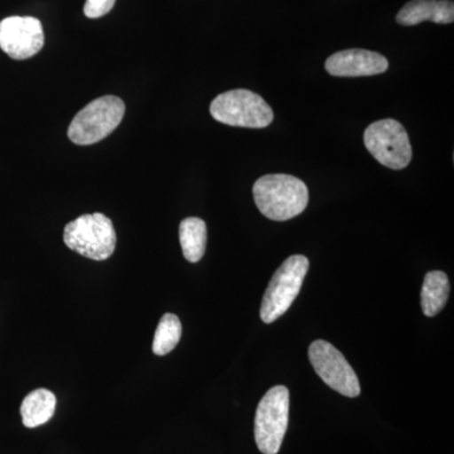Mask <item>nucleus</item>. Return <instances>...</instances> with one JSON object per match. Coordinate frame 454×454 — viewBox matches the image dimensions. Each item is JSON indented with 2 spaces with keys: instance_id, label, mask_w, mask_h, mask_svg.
<instances>
[{
  "instance_id": "nucleus-12",
  "label": "nucleus",
  "mask_w": 454,
  "mask_h": 454,
  "mask_svg": "<svg viewBox=\"0 0 454 454\" xmlns=\"http://www.w3.org/2000/svg\"><path fill=\"white\" fill-rule=\"evenodd\" d=\"M56 396L47 389L33 390L20 405V415L27 428H37L49 422L56 411Z\"/></svg>"
},
{
  "instance_id": "nucleus-9",
  "label": "nucleus",
  "mask_w": 454,
  "mask_h": 454,
  "mask_svg": "<svg viewBox=\"0 0 454 454\" xmlns=\"http://www.w3.org/2000/svg\"><path fill=\"white\" fill-rule=\"evenodd\" d=\"M43 44V27L37 18L14 16L0 22V49L12 59H31Z\"/></svg>"
},
{
  "instance_id": "nucleus-5",
  "label": "nucleus",
  "mask_w": 454,
  "mask_h": 454,
  "mask_svg": "<svg viewBox=\"0 0 454 454\" xmlns=\"http://www.w3.org/2000/svg\"><path fill=\"white\" fill-rule=\"evenodd\" d=\"M309 269V262L304 255H293L280 265L262 298L260 317L264 324H273L291 309Z\"/></svg>"
},
{
  "instance_id": "nucleus-16",
  "label": "nucleus",
  "mask_w": 454,
  "mask_h": 454,
  "mask_svg": "<svg viewBox=\"0 0 454 454\" xmlns=\"http://www.w3.org/2000/svg\"><path fill=\"white\" fill-rule=\"evenodd\" d=\"M116 0H86L83 13L91 20L106 16L115 5Z\"/></svg>"
},
{
  "instance_id": "nucleus-14",
  "label": "nucleus",
  "mask_w": 454,
  "mask_h": 454,
  "mask_svg": "<svg viewBox=\"0 0 454 454\" xmlns=\"http://www.w3.org/2000/svg\"><path fill=\"white\" fill-rule=\"evenodd\" d=\"M450 280L446 273L429 271L424 278L422 288V309L427 317L437 316L446 306L450 297Z\"/></svg>"
},
{
  "instance_id": "nucleus-11",
  "label": "nucleus",
  "mask_w": 454,
  "mask_h": 454,
  "mask_svg": "<svg viewBox=\"0 0 454 454\" xmlns=\"http://www.w3.org/2000/svg\"><path fill=\"white\" fill-rule=\"evenodd\" d=\"M450 25L454 20L452 0H411L397 13L399 25L411 27L423 22Z\"/></svg>"
},
{
  "instance_id": "nucleus-2",
  "label": "nucleus",
  "mask_w": 454,
  "mask_h": 454,
  "mask_svg": "<svg viewBox=\"0 0 454 454\" xmlns=\"http://www.w3.org/2000/svg\"><path fill=\"white\" fill-rule=\"evenodd\" d=\"M215 121L230 127L262 129L273 122L274 113L267 101L249 90L238 89L220 94L211 103Z\"/></svg>"
},
{
  "instance_id": "nucleus-15",
  "label": "nucleus",
  "mask_w": 454,
  "mask_h": 454,
  "mask_svg": "<svg viewBox=\"0 0 454 454\" xmlns=\"http://www.w3.org/2000/svg\"><path fill=\"white\" fill-rule=\"evenodd\" d=\"M182 336L181 321L176 315L166 313L160 318L154 333L153 352L158 356H166L176 348Z\"/></svg>"
},
{
  "instance_id": "nucleus-6",
  "label": "nucleus",
  "mask_w": 454,
  "mask_h": 454,
  "mask_svg": "<svg viewBox=\"0 0 454 454\" xmlns=\"http://www.w3.org/2000/svg\"><path fill=\"white\" fill-rule=\"evenodd\" d=\"M289 420V391L283 385L271 387L260 400L255 414V442L260 452L278 454Z\"/></svg>"
},
{
  "instance_id": "nucleus-10",
  "label": "nucleus",
  "mask_w": 454,
  "mask_h": 454,
  "mask_svg": "<svg viewBox=\"0 0 454 454\" xmlns=\"http://www.w3.org/2000/svg\"><path fill=\"white\" fill-rule=\"evenodd\" d=\"M389 68L387 57L369 50L340 51L328 57L325 70L337 77L373 76L384 74Z\"/></svg>"
},
{
  "instance_id": "nucleus-4",
  "label": "nucleus",
  "mask_w": 454,
  "mask_h": 454,
  "mask_svg": "<svg viewBox=\"0 0 454 454\" xmlns=\"http://www.w3.org/2000/svg\"><path fill=\"white\" fill-rule=\"evenodd\" d=\"M121 98L107 95L91 101L77 113L68 127L67 136L77 145H90L109 137L124 118Z\"/></svg>"
},
{
  "instance_id": "nucleus-3",
  "label": "nucleus",
  "mask_w": 454,
  "mask_h": 454,
  "mask_svg": "<svg viewBox=\"0 0 454 454\" xmlns=\"http://www.w3.org/2000/svg\"><path fill=\"white\" fill-rule=\"evenodd\" d=\"M64 241L80 255L103 262L115 250V229L112 220L100 212L82 215L66 225Z\"/></svg>"
},
{
  "instance_id": "nucleus-13",
  "label": "nucleus",
  "mask_w": 454,
  "mask_h": 454,
  "mask_svg": "<svg viewBox=\"0 0 454 454\" xmlns=\"http://www.w3.org/2000/svg\"><path fill=\"white\" fill-rule=\"evenodd\" d=\"M179 243L188 262H200L205 255L207 243V227L205 221L199 217H188L182 221L179 225Z\"/></svg>"
},
{
  "instance_id": "nucleus-7",
  "label": "nucleus",
  "mask_w": 454,
  "mask_h": 454,
  "mask_svg": "<svg viewBox=\"0 0 454 454\" xmlns=\"http://www.w3.org/2000/svg\"><path fill=\"white\" fill-rule=\"evenodd\" d=\"M364 142L372 157L387 168L404 169L413 157L405 128L394 119H382L369 125Z\"/></svg>"
},
{
  "instance_id": "nucleus-1",
  "label": "nucleus",
  "mask_w": 454,
  "mask_h": 454,
  "mask_svg": "<svg viewBox=\"0 0 454 454\" xmlns=\"http://www.w3.org/2000/svg\"><path fill=\"white\" fill-rule=\"evenodd\" d=\"M256 207L268 219L286 221L306 210L309 201V187L291 175H267L253 188Z\"/></svg>"
},
{
  "instance_id": "nucleus-8",
  "label": "nucleus",
  "mask_w": 454,
  "mask_h": 454,
  "mask_svg": "<svg viewBox=\"0 0 454 454\" xmlns=\"http://www.w3.org/2000/svg\"><path fill=\"white\" fill-rule=\"evenodd\" d=\"M309 356L317 375L340 395L356 397L361 387L357 375L345 356L324 340H315L309 346Z\"/></svg>"
}]
</instances>
